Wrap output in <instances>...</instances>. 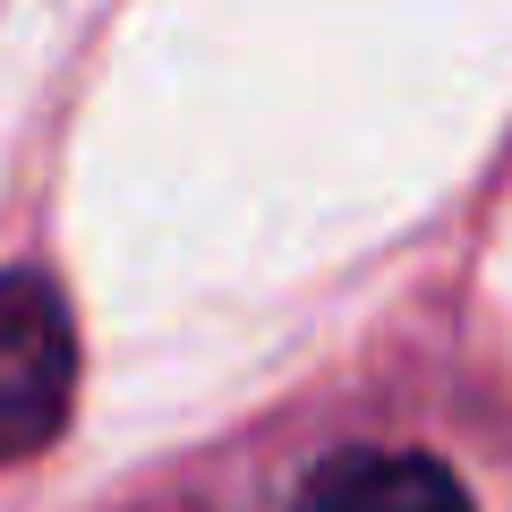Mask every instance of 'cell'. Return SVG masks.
Segmentation results:
<instances>
[{"instance_id":"1","label":"cell","mask_w":512,"mask_h":512,"mask_svg":"<svg viewBox=\"0 0 512 512\" xmlns=\"http://www.w3.org/2000/svg\"><path fill=\"white\" fill-rule=\"evenodd\" d=\"M77 393V325L43 274H0V461L60 436Z\"/></svg>"},{"instance_id":"2","label":"cell","mask_w":512,"mask_h":512,"mask_svg":"<svg viewBox=\"0 0 512 512\" xmlns=\"http://www.w3.org/2000/svg\"><path fill=\"white\" fill-rule=\"evenodd\" d=\"M291 512H470L461 478L436 453H393V444H359V453H325L299 478Z\"/></svg>"},{"instance_id":"3","label":"cell","mask_w":512,"mask_h":512,"mask_svg":"<svg viewBox=\"0 0 512 512\" xmlns=\"http://www.w3.org/2000/svg\"><path fill=\"white\" fill-rule=\"evenodd\" d=\"M154 512H197V504H154Z\"/></svg>"}]
</instances>
